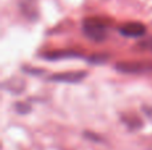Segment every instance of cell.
<instances>
[{
	"label": "cell",
	"mask_w": 152,
	"mask_h": 150,
	"mask_svg": "<svg viewBox=\"0 0 152 150\" xmlns=\"http://www.w3.org/2000/svg\"><path fill=\"white\" fill-rule=\"evenodd\" d=\"M72 57H80V53L76 50H53V52L44 53V58L47 60H60V58H72Z\"/></svg>",
	"instance_id": "8992f818"
},
{
	"label": "cell",
	"mask_w": 152,
	"mask_h": 150,
	"mask_svg": "<svg viewBox=\"0 0 152 150\" xmlns=\"http://www.w3.org/2000/svg\"><path fill=\"white\" fill-rule=\"evenodd\" d=\"M137 48H140L143 50H147V52H152V36L140 40L139 44H137Z\"/></svg>",
	"instance_id": "52a82bcc"
},
{
	"label": "cell",
	"mask_w": 152,
	"mask_h": 150,
	"mask_svg": "<svg viewBox=\"0 0 152 150\" xmlns=\"http://www.w3.org/2000/svg\"><path fill=\"white\" fill-rule=\"evenodd\" d=\"M88 60L91 61V63L96 64V63H104V61L108 60V57L107 56H104V55H94L92 57H89Z\"/></svg>",
	"instance_id": "ba28073f"
},
{
	"label": "cell",
	"mask_w": 152,
	"mask_h": 150,
	"mask_svg": "<svg viewBox=\"0 0 152 150\" xmlns=\"http://www.w3.org/2000/svg\"><path fill=\"white\" fill-rule=\"evenodd\" d=\"M87 76V72L84 71H72V72H64V73H56L50 77L51 81L56 82H67V84H75L79 82Z\"/></svg>",
	"instance_id": "3957f363"
},
{
	"label": "cell",
	"mask_w": 152,
	"mask_h": 150,
	"mask_svg": "<svg viewBox=\"0 0 152 150\" xmlns=\"http://www.w3.org/2000/svg\"><path fill=\"white\" fill-rule=\"evenodd\" d=\"M116 71L127 74H148L152 73V63L148 61H128L116 64Z\"/></svg>",
	"instance_id": "7a4b0ae2"
},
{
	"label": "cell",
	"mask_w": 152,
	"mask_h": 150,
	"mask_svg": "<svg viewBox=\"0 0 152 150\" xmlns=\"http://www.w3.org/2000/svg\"><path fill=\"white\" fill-rule=\"evenodd\" d=\"M86 137H92V141H100V138L97 136H91V133H84Z\"/></svg>",
	"instance_id": "9c48e42d"
},
{
	"label": "cell",
	"mask_w": 152,
	"mask_h": 150,
	"mask_svg": "<svg viewBox=\"0 0 152 150\" xmlns=\"http://www.w3.org/2000/svg\"><path fill=\"white\" fill-rule=\"evenodd\" d=\"M145 31H147V28H145L144 24L137 23V21L126 23L124 25H121L119 28V32L127 37H140L145 33Z\"/></svg>",
	"instance_id": "277c9868"
},
{
	"label": "cell",
	"mask_w": 152,
	"mask_h": 150,
	"mask_svg": "<svg viewBox=\"0 0 152 150\" xmlns=\"http://www.w3.org/2000/svg\"><path fill=\"white\" fill-rule=\"evenodd\" d=\"M83 32L88 39L102 41L107 37V24L99 17H87L83 20Z\"/></svg>",
	"instance_id": "6da1fadb"
},
{
	"label": "cell",
	"mask_w": 152,
	"mask_h": 150,
	"mask_svg": "<svg viewBox=\"0 0 152 150\" xmlns=\"http://www.w3.org/2000/svg\"><path fill=\"white\" fill-rule=\"evenodd\" d=\"M20 9L23 12V15L29 20H36L37 16H39L36 0H23L20 3Z\"/></svg>",
	"instance_id": "5b68a950"
}]
</instances>
